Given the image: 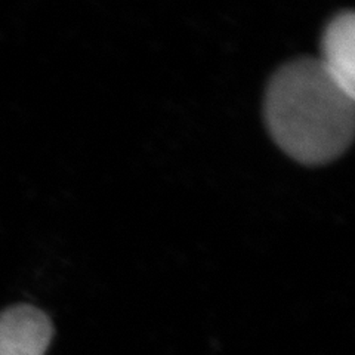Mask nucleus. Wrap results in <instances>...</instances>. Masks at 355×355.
Returning <instances> with one entry per match:
<instances>
[{
  "mask_svg": "<svg viewBox=\"0 0 355 355\" xmlns=\"http://www.w3.org/2000/svg\"><path fill=\"white\" fill-rule=\"evenodd\" d=\"M263 116L279 148L305 166L336 160L354 139V96L314 57L293 58L271 76Z\"/></svg>",
  "mask_w": 355,
  "mask_h": 355,
  "instance_id": "obj_1",
  "label": "nucleus"
},
{
  "mask_svg": "<svg viewBox=\"0 0 355 355\" xmlns=\"http://www.w3.org/2000/svg\"><path fill=\"white\" fill-rule=\"evenodd\" d=\"M53 324L42 309L18 304L0 313V355H44Z\"/></svg>",
  "mask_w": 355,
  "mask_h": 355,
  "instance_id": "obj_2",
  "label": "nucleus"
},
{
  "mask_svg": "<svg viewBox=\"0 0 355 355\" xmlns=\"http://www.w3.org/2000/svg\"><path fill=\"white\" fill-rule=\"evenodd\" d=\"M354 26L351 9L333 17L321 36V57L318 58L335 80L352 96H355Z\"/></svg>",
  "mask_w": 355,
  "mask_h": 355,
  "instance_id": "obj_3",
  "label": "nucleus"
}]
</instances>
